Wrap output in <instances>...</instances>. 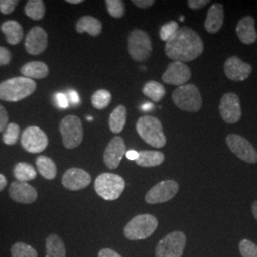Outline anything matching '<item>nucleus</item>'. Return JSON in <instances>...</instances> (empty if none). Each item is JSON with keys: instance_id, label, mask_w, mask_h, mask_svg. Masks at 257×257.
Returning a JSON list of instances; mask_svg holds the SVG:
<instances>
[{"instance_id": "nucleus-1", "label": "nucleus", "mask_w": 257, "mask_h": 257, "mask_svg": "<svg viewBox=\"0 0 257 257\" xmlns=\"http://www.w3.org/2000/svg\"><path fill=\"white\" fill-rule=\"evenodd\" d=\"M203 52L202 38L191 28H179L166 42V55L174 61L190 62L202 55Z\"/></svg>"}, {"instance_id": "nucleus-2", "label": "nucleus", "mask_w": 257, "mask_h": 257, "mask_svg": "<svg viewBox=\"0 0 257 257\" xmlns=\"http://www.w3.org/2000/svg\"><path fill=\"white\" fill-rule=\"evenodd\" d=\"M37 90V83L24 76L10 78L0 83V100L19 102L32 95Z\"/></svg>"}, {"instance_id": "nucleus-3", "label": "nucleus", "mask_w": 257, "mask_h": 257, "mask_svg": "<svg viewBox=\"0 0 257 257\" xmlns=\"http://www.w3.org/2000/svg\"><path fill=\"white\" fill-rule=\"evenodd\" d=\"M136 128L138 136L152 147L159 149L165 146L167 138L162 123L158 118L151 115L141 116L137 122Z\"/></svg>"}, {"instance_id": "nucleus-4", "label": "nucleus", "mask_w": 257, "mask_h": 257, "mask_svg": "<svg viewBox=\"0 0 257 257\" xmlns=\"http://www.w3.org/2000/svg\"><path fill=\"white\" fill-rule=\"evenodd\" d=\"M158 227L156 216L145 213L135 216L124 228V235L131 241L149 238Z\"/></svg>"}, {"instance_id": "nucleus-5", "label": "nucleus", "mask_w": 257, "mask_h": 257, "mask_svg": "<svg viewBox=\"0 0 257 257\" xmlns=\"http://www.w3.org/2000/svg\"><path fill=\"white\" fill-rule=\"evenodd\" d=\"M172 98L175 106L184 111L197 112L202 108V95L194 84L179 86L173 92Z\"/></svg>"}, {"instance_id": "nucleus-6", "label": "nucleus", "mask_w": 257, "mask_h": 257, "mask_svg": "<svg viewBox=\"0 0 257 257\" xmlns=\"http://www.w3.org/2000/svg\"><path fill=\"white\" fill-rule=\"evenodd\" d=\"M125 180L118 175L105 173L98 175L94 181L96 193L107 201H113L120 197L125 190Z\"/></svg>"}, {"instance_id": "nucleus-7", "label": "nucleus", "mask_w": 257, "mask_h": 257, "mask_svg": "<svg viewBox=\"0 0 257 257\" xmlns=\"http://www.w3.org/2000/svg\"><path fill=\"white\" fill-rule=\"evenodd\" d=\"M128 50L135 61H146L153 52L152 39L148 33L139 29L134 30L128 36Z\"/></svg>"}, {"instance_id": "nucleus-8", "label": "nucleus", "mask_w": 257, "mask_h": 257, "mask_svg": "<svg viewBox=\"0 0 257 257\" xmlns=\"http://www.w3.org/2000/svg\"><path fill=\"white\" fill-rule=\"evenodd\" d=\"M186 234L175 230L167 234L156 245V257H182L186 247Z\"/></svg>"}, {"instance_id": "nucleus-9", "label": "nucleus", "mask_w": 257, "mask_h": 257, "mask_svg": "<svg viewBox=\"0 0 257 257\" xmlns=\"http://www.w3.org/2000/svg\"><path fill=\"white\" fill-rule=\"evenodd\" d=\"M62 142L66 149L78 147L83 140L82 122L75 115H67L59 124Z\"/></svg>"}, {"instance_id": "nucleus-10", "label": "nucleus", "mask_w": 257, "mask_h": 257, "mask_svg": "<svg viewBox=\"0 0 257 257\" xmlns=\"http://www.w3.org/2000/svg\"><path fill=\"white\" fill-rule=\"evenodd\" d=\"M226 143L232 154L248 164L257 163V151L247 139L239 135L230 134L226 138Z\"/></svg>"}, {"instance_id": "nucleus-11", "label": "nucleus", "mask_w": 257, "mask_h": 257, "mask_svg": "<svg viewBox=\"0 0 257 257\" xmlns=\"http://www.w3.org/2000/svg\"><path fill=\"white\" fill-rule=\"evenodd\" d=\"M179 191V184L175 180H164L155 185L145 195L148 204H160L172 200Z\"/></svg>"}, {"instance_id": "nucleus-12", "label": "nucleus", "mask_w": 257, "mask_h": 257, "mask_svg": "<svg viewBox=\"0 0 257 257\" xmlns=\"http://www.w3.org/2000/svg\"><path fill=\"white\" fill-rule=\"evenodd\" d=\"M49 139L46 134L37 126L28 127L21 136V145L31 154H39L46 150Z\"/></svg>"}, {"instance_id": "nucleus-13", "label": "nucleus", "mask_w": 257, "mask_h": 257, "mask_svg": "<svg viewBox=\"0 0 257 257\" xmlns=\"http://www.w3.org/2000/svg\"><path fill=\"white\" fill-rule=\"evenodd\" d=\"M221 117L228 124L237 123L242 116L241 104L238 95L234 92L225 93L219 103Z\"/></svg>"}, {"instance_id": "nucleus-14", "label": "nucleus", "mask_w": 257, "mask_h": 257, "mask_svg": "<svg viewBox=\"0 0 257 257\" xmlns=\"http://www.w3.org/2000/svg\"><path fill=\"white\" fill-rule=\"evenodd\" d=\"M191 77L192 72L189 66L179 61H174L170 63L165 73L162 74L163 82L178 87L186 85Z\"/></svg>"}, {"instance_id": "nucleus-15", "label": "nucleus", "mask_w": 257, "mask_h": 257, "mask_svg": "<svg viewBox=\"0 0 257 257\" xmlns=\"http://www.w3.org/2000/svg\"><path fill=\"white\" fill-rule=\"evenodd\" d=\"M252 72L251 65L244 62L237 56H230L224 64V73L232 81H244Z\"/></svg>"}, {"instance_id": "nucleus-16", "label": "nucleus", "mask_w": 257, "mask_h": 257, "mask_svg": "<svg viewBox=\"0 0 257 257\" xmlns=\"http://www.w3.org/2000/svg\"><path fill=\"white\" fill-rule=\"evenodd\" d=\"M92 182L91 175L79 168H71L62 176V185L69 191H80Z\"/></svg>"}, {"instance_id": "nucleus-17", "label": "nucleus", "mask_w": 257, "mask_h": 257, "mask_svg": "<svg viewBox=\"0 0 257 257\" xmlns=\"http://www.w3.org/2000/svg\"><path fill=\"white\" fill-rule=\"evenodd\" d=\"M126 155V145L124 139L120 137H114L110 140L104 152L103 160L106 167L110 170H115Z\"/></svg>"}, {"instance_id": "nucleus-18", "label": "nucleus", "mask_w": 257, "mask_h": 257, "mask_svg": "<svg viewBox=\"0 0 257 257\" xmlns=\"http://www.w3.org/2000/svg\"><path fill=\"white\" fill-rule=\"evenodd\" d=\"M48 46V35L43 28L34 27L30 30L25 38V49L30 55L42 54Z\"/></svg>"}, {"instance_id": "nucleus-19", "label": "nucleus", "mask_w": 257, "mask_h": 257, "mask_svg": "<svg viewBox=\"0 0 257 257\" xmlns=\"http://www.w3.org/2000/svg\"><path fill=\"white\" fill-rule=\"evenodd\" d=\"M10 197L19 204H32L37 201V190L27 182L14 181L9 188Z\"/></svg>"}, {"instance_id": "nucleus-20", "label": "nucleus", "mask_w": 257, "mask_h": 257, "mask_svg": "<svg viewBox=\"0 0 257 257\" xmlns=\"http://www.w3.org/2000/svg\"><path fill=\"white\" fill-rule=\"evenodd\" d=\"M236 35L239 40L246 45L253 44L257 39L255 20L252 17H244L240 19L236 25Z\"/></svg>"}, {"instance_id": "nucleus-21", "label": "nucleus", "mask_w": 257, "mask_h": 257, "mask_svg": "<svg viewBox=\"0 0 257 257\" xmlns=\"http://www.w3.org/2000/svg\"><path fill=\"white\" fill-rule=\"evenodd\" d=\"M224 18V6L220 3L212 4L208 11L204 22V27L206 31L211 35L217 34L223 26Z\"/></svg>"}, {"instance_id": "nucleus-22", "label": "nucleus", "mask_w": 257, "mask_h": 257, "mask_svg": "<svg viewBox=\"0 0 257 257\" xmlns=\"http://www.w3.org/2000/svg\"><path fill=\"white\" fill-rule=\"evenodd\" d=\"M20 72L24 77L30 79H42L49 74V67L41 61H32L22 66Z\"/></svg>"}, {"instance_id": "nucleus-23", "label": "nucleus", "mask_w": 257, "mask_h": 257, "mask_svg": "<svg viewBox=\"0 0 257 257\" xmlns=\"http://www.w3.org/2000/svg\"><path fill=\"white\" fill-rule=\"evenodd\" d=\"M1 31L6 36L7 42L11 45H17L23 38V28L16 20H8L1 25Z\"/></svg>"}, {"instance_id": "nucleus-24", "label": "nucleus", "mask_w": 257, "mask_h": 257, "mask_svg": "<svg viewBox=\"0 0 257 257\" xmlns=\"http://www.w3.org/2000/svg\"><path fill=\"white\" fill-rule=\"evenodd\" d=\"M75 29L79 34L88 33L92 37H97L102 32V23L95 18L86 16L77 21Z\"/></svg>"}, {"instance_id": "nucleus-25", "label": "nucleus", "mask_w": 257, "mask_h": 257, "mask_svg": "<svg viewBox=\"0 0 257 257\" xmlns=\"http://www.w3.org/2000/svg\"><path fill=\"white\" fill-rule=\"evenodd\" d=\"M165 160V156L158 151H141L138 153V157L136 160L137 164L140 167L152 168L161 165Z\"/></svg>"}, {"instance_id": "nucleus-26", "label": "nucleus", "mask_w": 257, "mask_h": 257, "mask_svg": "<svg viewBox=\"0 0 257 257\" xmlns=\"http://www.w3.org/2000/svg\"><path fill=\"white\" fill-rule=\"evenodd\" d=\"M127 109L125 106L119 105L111 111L109 118V127L113 134H119L126 125Z\"/></svg>"}, {"instance_id": "nucleus-27", "label": "nucleus", "mask_w": 257, "mask_h": 257, "mask_svg": "<svg viewBox=\"0 0 257 257\" xmlns=\"http://www.w3.org/2000/svg\"><path fill=\"white\" fill-rule=\"evenodd\" d=\"M66 257L64 242L55 233L50 234L46 238V256Z\"/></svg>"}, {"instance_id": "nucleus-28", "label": "nucleus", "mask_w": 257, "mask_h": 257, "mask_svg": "<svg viewBox=\"0 0 257 257\" xmlns=\"http://www.w3.org/2000/svg\"><path fill=\"white\" fill-rule=\"evenodd\" d=\"M39 174L47 180H53L57 175V168L55 161L46 156H38L36 161Z\"/></svg>"}, {"instance_id": "nucleus-29", "label": "nucleus", "mask_w": 257, "mask_h": 257, "mask_svg": "<svg viewBox=\"0 0 257 257\" xmlns=\"http://www.w3.org/2000/svg\"><path fill=\"white\" fill-rule=\"evenodd\" d=\"M36 169L25 162H19L14 168V175L16 179L20 182H28L34 180L37 177Z\"/></svg>"}, {"instance_id": "nucleus-30", "label": "nucleus", "mask_w": 257, "mask_h": 257, "mask_svg": "<svg viewBox=\"0 0 257 257\" xmlns=\"http://www.w3.org/2000/svg\"><path fill=\"white\" fill-rule=\"evenodd\" d=\"M142 92L144 95L156 103L161 101L166 94L164 86L157 81H149L146 83L142 89Z\"/></svg>"}, {"instance_id": "nucleus-31", "label": "nucleus", "mask_w": 257, "mask_h": 257, "mask_svg": "<svg viewBox=\"0 0 257 257\" xmlns=\"http://www.w3.org/2000/svg\"><path fill=\"white\" fill-rule=\"evenodd\" d=\"M45 4L42 0H30L25 6V14L28 18L40 20L45 16Z\"/></svg>"}, {"instance_id": "nucleus-32", "label": "nucleus", "mask_w": 257, "mask_h": 257, "mask_svg": "<svg viewBox=\"0 0 257 257\" xmlns=\"http://www.w3.org/2000/svg\"><path fill=\"white\" fill-rule=\"evenodd\" d=\"M12 257H38L36 248L24 242H17L11 248Z\"/></svg>"}, {"instance_id": "nucleus-33", "label": "nucleus", "mask_w": 257, "mask_h": 257, "mask_svg": "<svg viewBox=\"0 0 257 257\" xmlns=\"http://www.w3.org/2000/svg\"><path fill=\"white\" fill-rule=\"evenodd\" d=\"M111 101V94L107 90H98L92 95V106L97 110L106 109Z\"/></svg>"}, {"instance_id": "nucleus-34", "label": "nucleus", "mask_w": 257, "mask_h": 257, "mask_svg": "<svg viewBox=\"0 0 257 257\" xmlns=\"http://www.w3.org/2000/svg\"><path fill=\"white\" fill-rule=\"evenodd\" d=\"M20 128L16 123H10L5 128L2 140L6 145H15L19 141Z\"/></svg>"}, {"instance_id": "nucleus-35", "label": "nucleus", "mask_w": 257, "mask_h": 257, "mask_svg": "<svg viewBox=\"0 0 257 257\" xmlns=\"http://www.w3.org/2000/svg\"><path fill=\"white\" fill-rule=\"evenodd\" d=\"M107 10L110 17L121 19L125 14V4L122 0H106Z\"/></svg>"}, {"instance_id": "nucleus-36", "label": "nucleus", "mask_w": 257, "mask_h": 257, "mask_svg": "<svg viewBox=\"0 0 257 257\" xmlns=\"http://www.w3.org/2000/svg\"><path fill=\"white\" fill-rule=\"evenodd\" d=\"M239 252L242 257H257V245L248 239H242L239 243Z\"/></svg>"}, {"instance_id": "nucleus-37", "label": "nucleus", "mask_w": 257, "mask_h": 257, "mask_svg": "<svg viewBox=\"0 0 257 257\" xmlns=\"http://www.w3.org/2000/svg\"><path fill=\"white\" fill-rule=\"evenodd\" d=\"M178 30H179V25L176 21H170V22L166 23L165 25H163L160 29L159 36H160L161 40L167 42Z\"/></svg>"}, {"instance_id": "nucleus-38", "label": "nucleus", "mask_w": 257, "mask_h": 257, "mask_svg": "<svg viewBox=\"0 0 257 257\" xmlns=\"http://www.w3.org/2000/svg\"><path fill=\"white\" fill-rule=\"evenodd\" d=\"M18 4V0H0V12L3 15H10L15 11Z\"/></svg>"}, {"instance_id": "nucleus-39", "label": "nucleus", "mask_w": 257, "mask_h": 257, "mask_svg": "<svg viewBox=\"0 0 257 257\" xmlns=\"http://www.w3.org/2000/svg\"><path fill=\"white\" fill-rule=\"evenodd\" d=\"M9 115L6 109L0 104V133H3L6 127L8 126Z\"/></svg>"}, {"instance_id": "nucleus-40", "label": "nucleus", "mask_w": 257, "mask_h": 257, "mask_svg": "<svg viewBox=\"0 0 257 257\" xmlns=\"http://www.w3.org/2000/svg\"><path fill=\"white\" fill-rule=\"evenodd\" d=\"M12 60V54L7 48L0 47V66L9 64Z\"/></svg>"}, {"instance_id": "nucleus-41", "label": "nucleus", "mask_w": 257, "mask_h": 257, "mask_svg": "<svg viewBox=\"0 0 257 257\" xmlns=\"http://www.w3.org/2000/svg\"><path fill=\"white\" fill-rule=\"evenodd\" d=\"M210 0H189L188 6L192 10H200L210 4Z\"/></svg>"}, {"instance_id": "nucleus-42", "label": "nucleus", "mask_w": 257, "mask_h": 257, "mask_svg": "<svg viewBox=\"0 0 257 257\" xmlns=\"http://www.w3.org/2000/svg\"><path fill=\"white\" fill-rule=\"evenodd\" d=\"M132 3L140 9H147L152 7L156 3V1L155 0H133Z\"/></svg>"}, {"instance_id": "nucleus-43", "label": "nucleus", "mask_w": 257, "mask_h": 257, "mask_svg": "<svg viewBox=\"0 0 257 257\" xmlns=\"http://www.w3.org/2000/svg\"><path fill=\"white\" fill-rule=\"evenodd\" d=\"M55 98H56V102H57V105H58L59 108H61V109L68 108L69 102H68V98H67V96L65 95L64 93H61V92L57 93Z\"/></svg>"}, {"instance_id": "nucleus-44", "label": "nucleus", "mask_w": 257, "mask_h": 257, "mask_svg": "<svg viewBox=\"0 0 257 257\" xmlns=\"http://www.w3.org/2000/svg\"><path fill=\"white\" fill-rule=\"evenodd\" d=\"M98 257H122L118 252L111 248H102L98 252Z\"/></svg>"}, {"instance_id": "nucleus-45", "label": "nucleus", "mask_w": 257, "mask_h": 257, "mask_svg": "<svg viewBox=\"0 0 257 257\" xmlns=\"http://www.w3.org/2000/svg\"><path fill=\"white\" fill-rule=\"evenodd\" d=\"M69 97H70L71 101L73 102L74 104H77V103H79V101H80L79 95L75 91H70L69 92Z\"/></svg>"}, {"instance_id": "nucleus-46", "label": "nucleus", "mask_w": 257, "mask_h": 257, "mask_svg": "<svg viewBox=\"0 0 257 257\" xmlns=\"http://www.w3.org/2000/svg\"><path fill=\"white\" fill-rule=\"evenodd\" d=\"M126 156L130 160H137V158L138 157V153L137 151L131 150L126 153Z\"/></svg>"}, {"instance_id": "nucleus-47", "label": "nucleus", "mask_w": 257, "mask_h": 257, "mask_svg": "<svg viewBox=\"0 0 257 257\" xmlns=\"http://www.w3.org/2000/svg\"><path fill=\"white\" fill-rule=\"evenodd\" d=\"M7 178L5 177V175L0 174V192H2L6 186H7Z\"/></svg>"}, {"instance_id": "nucleus-48", "label": "nucleus", "mask_w": 257, "mask_h": 257, "mask_svg": "<svg viewBox=\"0 0 257 257\" xmlns=\"http://www.w3.org/2000/svg\"><path fill=\"white\" fill-rule=\"evenodd\" d=\"M153 108H154V105L151 104V103H146V104L141 106V109H142V110H144V111H149V110H152Z\"/></svg>"}, {"instance_id": "nucleus-49", "label": "nucleus", "mask_w": 257, "mask_h": 257, "mask_svg": "<svg viewBox=\"0 0 257 257\" xmlns=\"http://www.w3.org/2000/svg\"><path fill=\"white\" fill-rule=\"evenodd\" d=\"M251 211H252V214L254 216V218L257 220V200H255L254 202L252 203V206H251Z\"/></svg>"}, {"instance_id": "nucleus-50", "label": "nucleus", "mask_w": 257, "mask_h": 257, "mask_svg": "<svg viewBox=\"0 0 257 257\" xmlns=\"http://www.w3.org/2000/svg\"><path fill=\"white\" fill-rule=\"evenodd\" d=\"M67 2L70 4H80L82 3L83 0H67Z\"/></svg>"}]
</instances>
